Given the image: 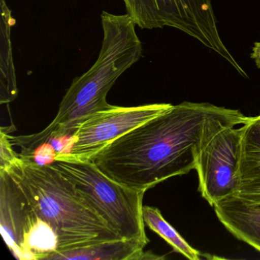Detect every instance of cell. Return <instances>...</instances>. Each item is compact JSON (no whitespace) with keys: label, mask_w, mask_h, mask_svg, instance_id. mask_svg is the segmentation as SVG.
Here are the masks:
<instances>
[{"label":"cell","mask_w":260,"mask_h":260,"mask_svg":"<svg viewBox=\"0 0 260 260\" xmlns=\"http://www.w3.org/2000/svg\"><path fill=\"white\" fill-rule=\"evenodd\" d=\"M248 118L236 109L184 102L121 135L91 161L115 182L147 191L194 170L216 129L228 123L244 124Z\"/></svg>","instance_id":"obj_1"},{"label":"cell","mask_w":260,"mask_h":260,"mask_svg":"<svg viewBox=\"0 0 260 260\" xmlns=\"http://www.w3.org/2000/svg\"><path fill=\"white\" fill-rule=\"evenodd\" d=\"M0 171L9 173L31 209L55 231L57 252L122 239L53 166L39 165L19 153Z\"/></svg>","instance_id":"obj_2"},{"label":"cell","mask_w":260,"mask_h":260,"mask_svg":"<svg viewBox=\"0 0 260 260\" xmlns=\"http://www.w3.org/2000/svg\"><path fill=\"white\" fill-rule=\"evenodd\" d=\"M103 43L92 68L73 81L63 96L52 122L42 132L31 135L39 144L58 135L73 134L77 124L89 115L106 109V96L118 78L140 60L142 44L135 22L127 14L103 12Z\"/></svg>","instance_id":"obj_3"},{"label":"cell","mask_w":260,"mask_h":260,"mask_svg":"<svg viewBox=\"0 0 260 260\" xmlns=\"http://www.w3.org/2000/svg\"><path fill=\"white\" fill-rule=\"evenodd\" d=\"M51 165L71 181L121 238L148 244L150 240L146 234L142 214L145 191L115 182L92 161L61 157Z\"/></svg>","instance_id":"obj_4"},{"label":"cell","mask_w":260,"mask_h":260,"mask_svg":"<svg viewBox=\"0 0 260 260\" xmlns=\"http://www.w3.org/2000/svg\"><path fill=\"white\" fill-rule=\"evenodd\" d=\"M127 14L142 29L176 28L223 57L247 77L223 41L211 0H122Z\"/></svg>","instance_id":"obj_5"},{"label":"cell","mask_w":260,"mask_h":260,"mask_svg":"<svg viewBox=\"0 0 260 260\" xmlns=\"http://www.w3.org/2000/svg\"><path fill=\"white\" fill-rule=\"evenodd\" d=\"M168 103L121 107L109 105L83 118L74 130L72 143L68 154L58 155L80 160L92 158L117 138L157 116L170 109Z\"/></svg>","instance_id":"obj_6"},{"label":"cell","mask_w":260,"mask_h":260,"mask_svg":"<svg viewBox=\"0 0 260 260\" xmlns=\"http://www.w3.org/2000/svg\"><path fill=\"white\" fill-rule=\"evenodd\" d=\"M228 123L216 129L206 140L196 169L199 190L211 206L232 196L238 186L241 154L242 128Z\"/></svg>","instance_id":"obj_7"},{"label":"cell","mask_w":260,"mask_h":260,"mask_svg":"<svg viewBox=\"0 0 260 260\" xmlns=\"http://www.w3.org/2000/svg\"><path fill=\"white\" fill-rule=\"evenodd\" d=\"M0 226L12 253L18 259L25 260L26 213L23 196L6 171H0Z\"/></svg>","instance_id":"obj_8"},{"label":"cell","mask_w":260,"mask_h":260,"mask_svg":"<svg viewBox=\"0 0 260 260\" xmlns=\"http://www.w3.org/2000/svg\"><path fill=\"white\" fill-rule=\"evenodd\" d=\"M213 207L217 218L229 232L260 252V204L232 194Z\"/></svg>","instance_id":"obj_9"},{"label":"cell","mask_w":260,"mask_h":260,"mask_svg":"<svg viewBox=\"0 0 260 260\" xmlns=\"http://www.w3.org/2000/svg\"><path fill=\"white\" fill-rule=\"evenodd\" d=\"M243 125L238 186L234 194L260 204V115Z\"/></svg>","instance_id":"obj_10"},{"label":"cell","mask_w":260,"mask_h":260,"mask_svg":"<svg viewBox=\"0 0 260 260\" xmlns=\"http://www.w3.org/2000/svg\"><path fill=\"white\" fill-rule=\"evenodd\" d=\"M145 246L139 240L121 239L51 254L46 260H137L138 254Z\"/></svg>","instance_id":"obj_11"},{"label":"cell","mask_w":260,"mask_h":260,"mask_svg":"<svg viewBox=\"0 0 260 260\" xmlns=\"http://www.w3.org/2000/svg\"><path fill=\"white\" fill-rule=\"evenodd\" d=\"M1 9V60H0V102L7 104L18 96L16 71L13 63L11 30L16 21L6 0L0 1Z\"/></svg>","instance_id":"obj_12"},{"label":"cell","mask_w":260,"mask_h":260,"mask_svg":"<svg viewBox=\"0 0 260 260\" xmlns=\"http://www.w3.org/2000/svg\"><path fill=\"white\" fill-rule=\"evenodd\" d=\"M142 214L145 225L171 245L176 252L190 260L200 259V252L191 247L186 240L182 238L176 229L164 219L157 208L143 206Z\"/></svg>","instance_id":"obj_13"},{"label":"cell","mask_w":260,"mask_h":260,"mask_svg":"<svg viewBox=\"0 0 260 260\" xmlns=\"http://www.w3.org/2000/svg\"><path fill=\"white\" fill-rule=\"evenodd\" d=\"M19 153L41 166L51 165L54 162L57 156V151L49 142L43 143L31 151L21 152Z\"/></svg>","instance_id":"obj_14"},{"label":"cell","mask_w":260,"mask_h":260,"mask_svg":"<svg viewBox=\"0 0 260 260\" xmlns=\"http://www.w3.org/2000/svg\"><path fill=\"white\" fill-rule=\"evenodd\" d=\"M8 127H1L0 131V170H5L10 164H13L18 157L19 153H16L13 148V144L8 138Z\"/></svg>","instance_id":"obj_15"},{"label":"cell","mask_w":260,"mask_h":260,"mask_svg":"<svg viewBox=\"0 0 260 260\" xmlns=\"http://www.w3.org/2000/svg\"><path fill=\"white\" fill-rule=\"evenodd\" d=\"M250 56L251 58L255 61L257 68L260 69V42H255Z\"/></svg>","instance_id":"obj_16"}]
</instances>
